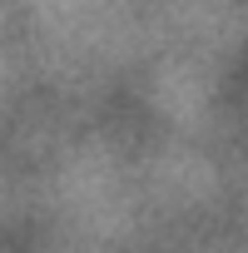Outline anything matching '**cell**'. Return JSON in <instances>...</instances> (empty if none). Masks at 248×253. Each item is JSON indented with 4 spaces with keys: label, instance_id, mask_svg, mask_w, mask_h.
<instances>
[]
</instances>
